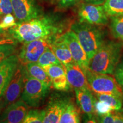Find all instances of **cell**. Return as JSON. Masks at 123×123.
I'll return each mask as SVG.
<instances>
[{"mask_svg":"<svg viewBox=\"0 0 123 123\" xmlns=\"http://www.w3.org/2000/svg\"><path fill=\"white\" fill-rule=\"evenodd\" d=\"M63 31V25L56 18L41 15L26 22L17 23L9 30L13 39L21 43L37 39H46L51 43Z\"/></svg>","mask_w":123,"mask_h":123,"instance_id":"obj_1","label":"cell"},{"mask_svg":"<svg viewBox=\"0 0 123 123\" xmlns=\"http://www.w3.org/2000/svg\"><path fill=\"white\" fill-rule=\"evenodd\" d=\"M122 47L120 42L105 41L89 60L88 69L95 73L113 74L120 60Z\"/></svg>","mask_w":123,"mask_h":123,"instance_id":"obj_2","label":"cell"},{"mask_svg":"<svg viewBox=\"0 0 123 123\" xmlns=\"http://www.w3.org/2000/svg\"><path fill=\"white\" fill-rule=\"evenodd\" d=\"M90 60L105 42L104 31L97 25L76 22L71 26Z\"/></svg>","mask_w":123,"mask_h":123,"instance_id":"obj_3","label":"cell"},{"mask_svg":"<svg viewBox=\"0 0 123 123\" xmlns=\"http://www.w3.org/2000/svg\"><path fill=\"white\" fill-rule=\"evenodd\" d=\"M85 74L91 89L95 93L112 94L123 98L121 86L114 77L110 74L95 73L89 69L86 71Z\"/></svg>","mask_w":123,"mask_h":123,"instance_id":"obj_4","label":"cell"},{"mask_svg":"<svg viewBox=\"0 0 123 123\" xmlns=\"http://www.w3.org/2000/svg\"><path fill=\"white\" fill-rule=\"evenodd\" d=\"M50 88L42 81L26 75L21 98L29 107H38L49 94Z\"/></svg>","mask_w":123,"mask_h":123,"instance_id":"obj_5","label":"cell"},{"mask_svg":"<svg viewBox=\"0 0 123 123\" xmlns=\"http://www.w3.org/2000/svg\"><path fill=\"white\" fill-rule=\"evenodd\" d=\"M26 75L24 66L18 65L10 83L0 98V112L21 96Z\"/></svg>","mask_w":123,"mask_h":123,"instance_id":"obj_6","label":"cell"},{"mask_svg":"<svg viewBox=\"0 0 123 123\" xmlns=\"http://www.w3.org/2000/svg\"><path fill=\"white\" fill-rule=\"evenodd\" d=\"M14 16L19 22H26L43 15L38 0H10Z\"/></svg>","mask_w":123,"mask_h":123,"instance_id":"obj_7","label":"cell"},{"mask_svg":"<svg viewBox=\"0 0 123 123\" xmlns=\"http://www.w3.org/2000/svg\"><path fill=\"white\" fill-rule=\"evenodd\" d=\"M79 21L93 25H105L108 23V16L103 5L82 3L78 7Z\"/></svg>","mask_w":123,"mask_h":123,"instance_id":"obj_8","label":"cell"},{"mask_svg":"<svg viewBox=\"0 0 123 123\" xmlns=\"http://www.w3.org/2000/svg\"><path fill=\"white\" fill-rule=\"evenodd\" d=\"M51 42L46 39H37L24 43L18 57L23 66L29 63L37 62L40 56L50 46Z\"/></svg>","mask_w":123,"mask_h":123,"instance_id":"obj_9","label":"cell"},{"mask_svg":"<svg viewBox=\"0 0 123 123\" xmlns=\"http://www.w3.org/2000/svg\"><path fill=\"white\" fill-rule=\"evenodd\" d=\"M61 35L68 46L74 61L86 72L88 69L89 59L75 33L70 29Z\"/></svg>","mask_w":123,"mask_h":123,"instance_id":"obj_10","label":"cell"},{"mask_svg":"<svg viewBox=\"0 0 123 123\" xmlns=\"http://www.w3.org/2000/svg\"><path fill=\"white\" fill-rule=\"evenodd\" d=\"M29 108L22 99L15 101L5 108L0 114V123H21L24 122Z\"/></svg>","mask_w":123,"mask_h":123,"instance_id":"obj_11","label":"cell"},{"mask_svg":"<svg viewBox=\"0 0 123 123\" xmlns=\"http://www.w3.org/2000/svg\"><path fill=\"white\" fill-rule=\"evenodd\" d=\"M19 63L17 55L13 54L0 63V98L10 83Z\"/></svg>","mask_w":123,"mask_h":123,"instance_id":"obj_12","label":"cell"},{"mask_svg":"<svg viewBox=\"0 0 123 123\" xmlns=\"http://www.w3.org/2000/svg\"><path fill=\"white\" fill-rule=\"evenodd\" d=\"M66 76L70 86L74 89L81 90H91L85 72L75 62L64 66Z\"/></svg>","mask_w":123,"mask_h":123,"instance_id":"obj_13","label":"cell"},{"mask_svg":"<svg viewBox=\"0 0 123 123\" xmlns=\"http://www.w3.org/2000/svg\"><path fill=\"white\" fill-rule=\"evenodd\" d=\"M42 68L50 77L54 88L60 91H68L70 90L71 87L67 80L65 67L63 65L47 66Z\"/></svg>","mask_w":123,"mask_h":123,"instance_id":"obj_14","label":"cell"},{"mask_svg":"<svg viewBox=\"0 0 123 123\" xmlns=\"http://www.w3.org/2000/svg\"><path fill=\"white\" fill-rule=\"evenodd\" d=\"M68 101L69 99L64 98H53L46 107L45 117L43 123H59L62 114Z\"/></svg>","mask_w":123,"mask_h":123,"instance_id":"obj_15","label":"cell"},{"mask_svg":"<svg viewBox=\"0 0 123 123\" xmlns=\"http://www.w3.org/2000/svg\"><path fill=\"white\" fill-rule=\"evenodd\" d=\"M74 90L78 105L81 111L88 116L90 120H94L93 117L95 115L94 103L96 98L91 93V91Z\"/></svg>","mask_w":123,"mask_h":123,"instance_id":"obj_16","label":"cell"},{"mask_svg":"<svg viewBox=\"0 0 123 123\" xmlns=\"http://www.w3.org/2000/svg\"><path fill=\"white\" fill-rule=\"evenodd\" d=\"M50 47L56 57L64 66L75 62L68 46L61 35L52 41L50 43Z\"/></svg>","mask_w":123,"mask_h":123,"instance_id":"obj_17","label":"cell"},{"mask_svg":"<svg viewBox=\"0 0 123 123\" xmlns=\"http://www.w3.org/2000/svg\"><path fill=\"white\" fill-rule=\"evenodd\" d=\"M24 67L27 75L42 81L49 87H52V81L50 77L37 62L29 63L25 65Z\"/></svg>","mask_w":123,"mask_h":123,"instance_id":"obj_18","label":"cell"},{"mask_svg":"<svg viewBox=\"0 0 123 123\" xmlns=\"http://www.w3.org/2000/svg\"><path fill=\"white\" fill-rule=\"evenodd\" d=\"M80 115L79 110L74 103L69 100L60 119V123H79Z\"/></svg>","mask_w":123,"mask_h":123,"instance_id":"obj_19","label":"cell"},{"mask_svg":"<svg viewBox=\"0 0 123 123\" xmlns=\"http://www.w3.org/2000/svg\"><path fill=\"white\" fill-rule=\"evenodd\" d=\"M96 99L107 104L113 111H120L122 108L121 98L116 95L105 93H96Z\"/></svg>","mask_w":123,"mask_h":123,"instance_id":"obj_20","label":"cell"},{"mask_svg":"<svg viewBox=\"0 0 123 123\" xmlns=\"http://www.w3.org/2000/svg\"><path fill=\"white\" fill-rule=\"evenodd\" d=\"M103 5L110 17L123 15V0H106Z\"/></svg>","mask_w":123,"mask_h":123,"instance_id":"obj_21","label":"cell"},{"mask_svg":"<svg viewBox=\"0 0 123 123\" xmlns=\"http://www.w3.org/2000/svg\"><path fill=\"white\" fill-rule=\"evenodd\" d=\"M110 30L113 38L123 42V15L112 17Z\"/></svg>","mask_w":123,"mask_h":123,"instance_id":"obj_22","label":"cell"},{"mask_svg":"<svg viewBox=\"0 0 123 123\" xmlns=\"http://www.w3.org/2000/svg\"><path fill=\"white\" fill-rule=\"evenodd\" d=\"M37 63L42 67L51 65H63L55 55L50 46L40 56Z\"/></svg>","mask_w":123,"mask_h":123,"instance_id":"obj_23","label":"cell"},{"mask_svg":"<svg viewBox=\"0 0 123 123\" xmlns=\"http://www.w3.org/2000/svg\"><path fill=\"white\" fill-rule=\"evenodd\" d=\"M45 110L32 109L28 111L23 123H40L43 122Z\"/></svg>","mask_w":123,"mask_h":123,"instance_id":"obj_24","label":"cell"},{"mask_svg":"<svg viewBox=\"0 0 123 123\" xmlns=\"http://www.w3.org/2000/svg\"><path fill=\"white\" fill-rule=\"evenodd\" d=\"M94 110L95 115H98L99 117L110 114L113 111L107 104L96 98L94 103Z\"/></svg>","mask_w":123,"mask_h":123,"instance_id":"obj_25","label":"cell"},{"mask_svg":"<svg viewBox=\"0 0 123 123\" xmlns=\"http://www.w3.org/2000/svg\"><path fill=\"white\" fill-rule=\"evenodd\" d=\"M99 123H123V113H112L100 116Z\"/></svg>","mask_w":123,"mask_h":123,"instance_id":"obj_26","label":"cell"},{"mask_svg":"<svg viewBox=\"0 0 123 123\" xmlns=\"http://www.w3.org/2000/svg\"><path fill=\"white\" fill-rule=\"evenodd\" d=\"M15 50V44H5L0 45V63L10 55H13Z\"/></svg>","mask_w":123,"mask_h":123,"instance_id":"obj_27","label":"cell"},{"mask_svg":"<svg viewBox=\"0 0 123 123\" xmlns=\"http://www.w3.org/2000/svg\"><path fill=\"white\" fill-rule=\"evenodd\" d=\"M17 24V23L15 22V16H14L12 13L7 14L3 17L0 21V29L2 30H8L15 26Z\"/></svg>","mask_w":123,"mask_h":123,"instance_id":"obj_28","label":"cell"},{"mask_svg":"<svg viewBox=\"0 0 123 123\" xmlns=\"http://www.w3.org/2000/svg\"><path fill=\"white\" fill-rule=\"evenodd\" d=\"M51 4H55L58 9H66L74 6L79 0H43Z\"/></svg>","mask_w":123,"mask_h":123,"instance_id":"obj_29","label":"cell"},{"mask_svg":"<svg viewBox=\"0 0 123 123\" xmlns=\"http://www.w3.org/2000/svg\"><path fill=\"white\" fill-rule=\"evenodd\" d=\"M115 78L121 87L123 86V60L119 63L114 71Z\"/></svg>","mask_w":123,"mask_h":123,"instance_id":"obj_30","label":"cell"},{"mask_svg":"<svg viewBox=\"0 0 123 123\" xmlns=\"http://www.w3.org/2000/svg\"><path fill=\"white\" fill-rule=\"evenodd\" d=\"M0 12L2 14L13 13V9L10 0H0Z\"/></svg>","mask_w":123,"mask_h":123,"instance_id":"obj_31","label":"cell"},{"mask_svg":"<svg viewBox=\"0 0 123 123\" xmlns=\"http://www.w3.org/2000/svg\"><path fill=\"white\" fill-rule=\"evenodd\" d=\"M5 44H16V40L11 38H3L0 39V45Z\"/></svg>","mask_w":123,"mask_h":123,"instance_id":"obj_32","label":"cell"},{"mask_svg":"<svg viewBox=\"0 0 123 123\" xmlns=\"http://www.w3.org/2000/svg\"><path fill=\"white\" fill-rule=\"evenodd\" d=\"M81 1L84 3H86V4L101 5L104 4L106 0H81Z\"/></svg>","mask_w":123,"mask_h":123,"instance_id":"obj_33","label":"cell"},{"mask_svg":"<svg viewBox=\"0 0 123 123\" xmlns=\"http://www.w3.org/2000/svg\"><path fill=\"white\" fill-rule=\"evenodd\" d=\"M3 33V30H2V29H0V35H1V34H2Z\"/></svg>","mask_w":123,"mask_h":123,"instance_id":"obj_34","label":"cell"},{"mask_svg":"<svg viewBox=\"0 0 123 123\" xmlns=\"http://www.w3.org/2000/svg\"><path fill=\"white\" fill-rule=\"evenodd\" d=\"M122 91H123V86L122 87Z\"/></svg>","mask_w":123,"mask_h":123,"instance_id":"obj_35","label":"cell"},{"mask_svg":"<svg viewBox=\"0 0 123 123\" xmlns=\"http://www.w3.org/2000/svg\"><path fill=\"white\" fill-rule=\"evenodd\" d=\"M1 14H1V12H0V15H1Z\"/></svg>","mask_w":123,"mask_h":123,"instance_id":"obj_36","label":"cell"}]
</instances>
